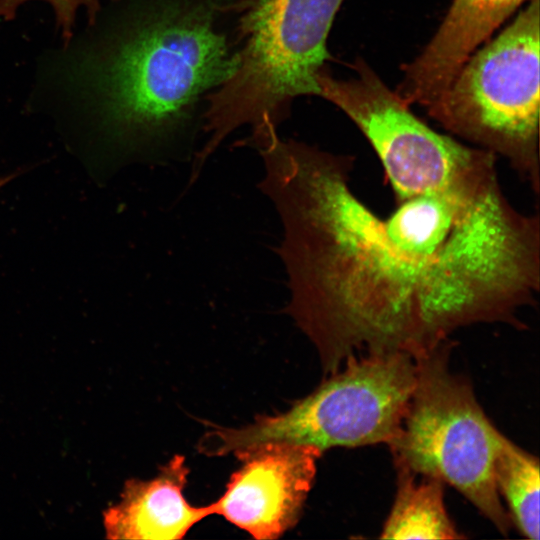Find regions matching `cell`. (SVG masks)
I'll list each match as a JSON object with an SVG mask.
<instances>
[{"mask_svg":"<svg viewBox=\"0 0 540 540\" xmlns=\"http://www.w3.org/2000/svg\"><path fill=\"white\" fill-rule=\"evenodd\" d=\"M527 6L475 50L427 110L446 130L506 158L539 192L540 10Z\"/></svg>","mask_w":540,"mask_h":540,"instance_id":"5b68a950","label":"cell"},{"mask_svg":"<svg viewBox=\"0 0 540 540\" xmlns=\"http://www.w3.org/2000/svg\"><path fill=\"white\" fill-rule=\"evenodd\" d=\"M355 76L317 77L319 95L342 110L377 153L395 198L465 185L496 170V155L439 134L416 117L363 60Z\"/></svg>","mask_w":540,"mask_h":540,"instance_id":"52a82bcc","label":"cell"},{"mask_svg":"<svg viewBox=\"0 0 540 540\" xmlns=\"http://www.w3.org/2000/svg\"><path fill=\"white\" fill-rule=\"evenodd\" d=\"M416 373L415 358L403 351L352 355L287 411L240 428L214 427L201 438L199 451L237 456L268 443L311 445L322 453L389 445L400 430Z\"/></svg>","mask_w":540,"mask_h":540,"instance_id":"277c9868","label":"cell"},{"mask_svg":"<svg viewBox=\"0 0 540 540\" xmlns=\"http://www.w3.org/2000/svg\"><path fill=\"white\" fill-rule=\"evenodd\" d=\"M529 0H453L420 55L405 65L396 92L410 106H429L469 56Z\"/></svg>","mask_w":540,"mask_h":540,"instance_id":"9c48e42d","label":"cell"},{"mask_svg":"<svg viewBox=\"0 0 540 540\" xmlns=\"http://www.w3.org/2000/svg\"><path fill=\"white\" fill-rule=\"evenodd\" d=\"M258 187L283 227L284 312L326 372L352 356L418 357L479 323L523 327L540 284V222L518 211L497 172L396 199L377 215L351 190L354 158L295 139L262 157Z\"/></svg>","mask_w":540,"mask_h":540,"instance_id":"6da1fadb","label":"cell"},{"mask_svg":"<svg viewBox=\"0 0 540 540\" xmlns=\"http://www.w3.org/2000/svg\"><path fill=\"white\" fill-rule=\"evenodd\" d=\"M343 0H237L239 66L205 98L193 177L235 130L248 126L245 144L261 147L291 115L294 100L318 96L317 77L331 59L327 39Z\"/></svg>","mask_w":540,"mask_h":540,"instance_id":"3957f363","label":"cell"},{"mask_svg":"<svg viewBox=\"0 0 540 540\" xmlns=\"http://www.w3.org/2000/svg\"><path fill=\"white\" fill-rule=\"evenodd\" d=\"M237 0H144L101 73L105 125L125 153L170 155L189 147L206 96L239 66Z\"/></svg>","mask_w":540,"mask_h":540,"instance_id":"7a4b0ae2","label":"cell"},{"mask_svg":"<svg viewBox=\"0 0 540 540\" xmlns=\"http://www.w3.org/2000/svg\"><path fill=\"white\" fill-rule=\"evenodd\" d=\"M397 469L394 503L381 529L382 539H461L444 502L445 484L433 477Z\"/></svg>","mask_w":540,"mask_h":540,"instance_id":"8fae6325","label":"cell"},{"mask_svg":"<svg viewBox=\"0 0 540 540\" xmlns=\"http://www.w3.org/2000/svg\"><path fill=\"white\" fill-rule=\"evenodd\" d=\"M497 492L511 523L527 539H539V461L504 436L494 465Z\"/></svg>","mask_w":540,"mask_h":540,"instance_id":"7c38bea8","label":"cell"},{"mask_svg":"<svg viewBox=\"0 0 540 540\" xmlns=\"http://www.w3.org/2000/svg\"><path fill=\"white\" fill-rule=\"evenodd\" d=\"M322 452L303 444L268 443L237 455L243 462L210 504L212 514L258 540L279 538L299 519Z\"/></svg>","mask_w":540,"mask_h":540,"instance_id":"ba28073f","label":"cell"},{"mask_svg":"<svg viewBox=\"0 0 540 540\" xmlns=\"http://www.w3.org/2000/svg\"><path fill=\"white\" fill-rule=\"evenodd\" d=\"M452 346L449 339L415 357L414 390L388 446L397 469L453 486L506 535L512 523L494 480L504 435L478 403L470 382L451 372Z\"/></svg>","mask_w":540,"mask_h":540,"instance_id":"8992f818","label":"cell"},{"mask_svg":"<svg viewBox=\"0 0 540 540\" xmlns=\"http://www.w3.org/2000/svg\"><path fill=\"white\" fill-rule=\"evenodd\" d=\"M189 468L174 456L150 480L126 482L120 501L104 513L110 539H181L192 526L213 515L210 505L193 506L183 495Z\"/></svg>","mask_w":540,"mask_h":540,"instance_id":"30bf717a","label":"cell"},{"mask_svg":"<svg viewBox=\"0 0 540 540\" xmlns=\"http://www.w3.org/2000/svg\"><path fill=\"white\" fill-rule=\"evenodd\" d=\"M18 173H12L5 176L0 177V189L8 184L11 180H13L15 177H17Z\"/></svg>","mask_w":540,"mask_h":540,"instance_id":"5bb4252c","label":"cell"},{"mask_svg":"<svg viewBox=\"0 0 540 540\" xmlns=\"http://www.w3.org/2000/svg\"><path fill=\"white\" fill-rule=\"evenodd\" d=\"M30 0H0V18L12 20L18 8ZM49 3L55 13L56 23L61 30L62 38L67 44L73 35L77 11L85 8L90 25L96 21L101 9V0H43ZM119 1V0H112Z\"/></svg>","mask_w":540,"mask_h":540,"instance_id":"4fadbf2b","label":"cell"}]
</instances>
